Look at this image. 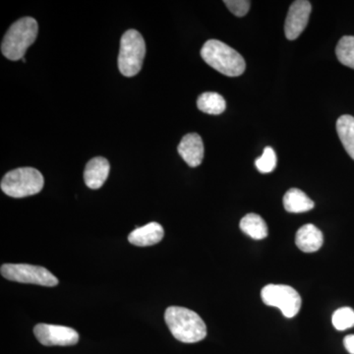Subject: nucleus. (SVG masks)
I'll return each mask as SVG.
<instances>
[{
	"mask_svg": "<svg viewBox=\"0 0 354 354\" xmlns=\"http://www.w3.org/2000/svg\"><path fill=\"white\" fill-rule=\"evenodd\" d=\"M165 320L172 335L184 344H195L206 337V324L192 310L185 307H169L165 312Z\"/></svg>",
	"mask_w": 354,
	"mask_h": 354,
	"instance_id": "obj_1",
	"label": "nucleus"
},
{
	"mask_svg": "<svg viewBox=\"0 0 354 354\" xmlns=\"http://www.w3.org/2000/svg\"><path fill=\"white\" fill-rule=\"evenodd\" d=\"M201 57L207 64L223 75L241 76L246 68L245 60L234 48L218 39H209L201 50Z\"/></svg>",
	"mask_w": 354,
	"mask_h": 354,
	"instance_id": "obj_2",
	"label": "nucleus"
},
{
	"mask_svg": "<svg viewBox=\"0 0 354 354\" xmlns=\"http://www.w3.org/2000/svg\"><path fill=\"white\" fill-rule=\"evenodd\" d=\"M38 22L32 17L16 21L7 31L1 44V53L9 60L17 62L25 57L26 51L38 37Z\"/></svg>",
	"mask_w": 354,
	"mask_h": 354,
	"instance_id": "obj_3",
	"label": "nucleus"
},
{
	"mask_svg": "<svg viewBox=\"0 0 354 354\" xmlns=\"http://www.w3.org/2000/svg\"><path fill=\"white\" fill-rule=\"evenodd\" d=\"M43 174L32 167H21L7 172L0 187L4 194L12 198H25L38 194L44 188Z\"/></svg>",
	"mask_w": 354,
	"mask_h": 354,
	"instance_id": "obj_4",
	"label": "nucleus"
},
{
	"mask_svg": "<svg viewBox=\"0 0 354 354\" xmlns=\"http://www.w3.org/2000/svg\"><path fill=\"white\" fill-rule=\"evenodd\" d=\"M146 44L136 30H128L121 37L118 68L125 77L137 75L143 66Z\"/></svg>",
	"mask_w": 354,
	"mask_h": 354,
	"instance_id": "obj_5",
	"label": "nucleus"
},
{
	"mask_svg": "<svg viewBox=\"0 0 354 354\" xmlns=\"http://www.w3.org/2000/svg\"><path fill=\"white\" fill-rule=\"evenodd\" d=\"M1 276L8 281L21 283H32L43 286L58 285V279L46 268L28 264H4L1 266Z\"/></svg>",
	"mask_w": 354,
	"mask_h": 354,
	"instance_id": "obj_6",
	"label": "nucleus"
},
{
	"mask_svg": "<svg viewBox=\"0 0 354 354\" xmlns=\"http://www.w3.org/2000/svg\"><path fill=\"white\" fill-rule=\"evenodd\" d=\"M263 302L268 306L277 307L286 318L297 316L301 307L299 293L291 286L268 285L261 291Z\"/></svg>",
	"mask_w": 354,
	"mask_h": 354,
	"instance_id": "obj_7",
	"label": "nucleus"
},
{
	"mask_svg": "<svg viewBox=\"0 0 354 354\" xmlns=\"http://www.w3.org/2000/svg\"><path fill=\"white\" fill-rule=\"evenodd\" d=\"M34 334L37 339L46 346H75L79 342V335L72 328L64 326L38 324L34 328Z\"/></svg>",
	"mask_w": 354,
	"mask_h": 354,
	"instance_id": "obj_8",
	"label": "nucleus"
},
{
	"mask_svg": "<svg viewBox=\"0 0 354 354\" xmlns=\"http://www.w3.org/2000/svg\"><path fill=\"white\" fill-rule=\"evenodd\" d=\"M312 6L307 0H297L291 4L285 24L286 39H297L308 24Z\"/></svg>",
	"mask_w": 354,
	"mask_h": 354,
	"instance_id": "obj_9",
	"label": "nucleus"
},
{
	"mask_svg": "<svg viewBox=\"0 0 354 354\" xmlns=\"http://www.w3.org/2000/svg\"><path fill=\"white\" fill-rule=\"evenodd\" d=\"M177 151L189 167H199L204 158V144L201 136L197 133L185 135L177 147Z\"/></svg>",
	"mask_w": 354,
	"mask_h": 354,
	"instance_id": "obj_10",
	"label": "nucleus"
},
{
	"mask_svg": "<svg viewBox=\"0 0 354 354\" xmlns=\"http://www.w3.org/2000/svg\"><path fill=\"white\" fill-rule=\"evenodd\" d=\"M111 165L109 160L102 157H97L88 160L84 171V180L91 189H99L108 179Z\"/></svg>",
	"mask_w": 354,
	"mask_h": 354,
	"instance_id": "obj_11",
	"label": "nucleus"
},
{
	"mask_svg": "<svg viewBox=\"0 0 354 354\" xmlns=\"http://www.w3.org/2000/svg\"><path fill=\"white\" fill-rule=\"evenodd\" d=\"M164 235V228L162 225L153 221L144 227H137L136 230L130 232L128 235V241L135 246H152L162 241Z\"/></svg>",
	"mask_w": 354,
	"mask_h": 354,
	"instance_id": "obj_12",
	"label": "nucleus"
},
{
	"mask_svg": "<svg viewBox=\"0 0 354 354\" xmlns=\"http://www.w3.org/2000/svg\"><path fill=\"white\" fill-rule=\"evenodd\" d=\"M322 232L315 225L308 223L297 230L295 243L305 253L316 252L323 245Z\"/></svg>",
	"mask_w": 354,
	"mask_h": 354,
	"instance_id": "obj_13",
	"label": "nucleus"
},
{
	"mask_svg": "<svg viewBox=\"0 0 354 354\" xmlns=\"http://www.w3.org/2000/svg\"><path fill=\"white\" fill-rule=\"evenodd\" d=\"M283 206L288 213H304L314 208V202L297 188H291L283 197Z\"/></svg>",
	"mask_w": 354,
	"mask_h": 354,
	"instance_id": "obj_14",
	"label": "nucleus"
},
{
	"mask_svg": "<svg viewBox=\"0 0 354 354\" xmlns=\"http://www.w3.org/2000/svg\"><path fill=\"white\" fill-rule=\"evenodd\" d=\"M337 132L342 146L354 160V118L348 114L342 115L337 121Z\"/></svg>",
	"mask_w": 354,
	"mask_h": 354,
	"instance_id": "obj_15",
	"label": "nucleus"
},
{
	"mask_svg": "<svg viewBox=\"0 0 354 354\" xmlns=\"http://www.w3.org/2000/svg\"><path fill=\"white\" fill-rule=\"evenodd\" d=\"M241 230L256 241H261L268 236V227L265 221L256 214H248L242 218Z\"/></svg>",
	"mask_w": 354,
	"mask_h": 354,
	"instance_id": "obj_16",
	"label": "nucleus"
},
{
	"mask_svg": "<svg viewBox=\"0 0 354 354\" xmlns=\"http://www.w3.org/2000/svg\"><path fill=\"white\" fill-rule=\"evenodd\" d=\"M197 106L203 113L218 115L225 111L227 102L218 93L207 92L198 97Z\"/></svg>",
	"mask_w": 354,
	"mask_h": 354,
	"instance_id": "obj_17",
	"label": "nucleus"
},
{
	"mask_svg": "<svg viewBox=\"0 0 354 354\" xmlns=\"http://www.w3.org/2000/svg\"><path fill=\"white\" fill-rule=\"evenodd\" d=\"M335 55L342 64L354 69V36L342 37L335 48Z\"/></svg>",
	"mask_w": 354,
	"mask_h": 354,
	"instance_id": "obj_18",
	"label": "nucleus"
},
{
	"mask_svg": "<svg viewBox=\"0 0 354 354\" xmlns=\"http://www.w3.org/2000/svg\"><path fill=\"white\" fill-rule=\"evenodd\" d=\"M333 325L339 330L354 327V311L349 307L337 309L333 315Z\"/></svg>",
	"mask_w": 354,
	"mask_h": 354,
	"instance_id": "obj_19",
	"label": "nucleus"
},
{
	"mask_svg": "<svg viewBox=\"0 0 354 354\" xmlns=\"http://www.w3.org/2000/svg\"><path fill=\"white\" fill-rule=\"evenodd\" d=\"M256 167L261 174H270L276 169L277 155L271 147L265 148L263 155L255 162Z\"/></svg>",
	"mask_w": 354,
	"mask_h": 354,
	"instance_id": "obj_20",
	"label": "nucleus"
},
{
	"mask_svg": "<svg viewBox=\"0 0 354 354\" xmlns=\"http://www.w3.org/2000/svg\"><path fill=\"white\" fill-rule=\"evenodd\" d=\"M225 4L234 15L243 17L249 11L251 2L247 0H225Z\"/></svg>",
	"mask_w": 354,
	"mask_h": 354,
	"instance_id": "obj_21",
	"label": "nucleus"
},
{
	"mask_svg": "<svg viewBox=\"0 0 354 354\" xmlns=\"http://www.w3.org/2000/svg\"><path fill=\"white\" fill-rule=\"evenodd\" d=\"M344 348L351 354H354V335H349L344 337Z\"/></svg>",
	"mask_w": 354,
	"mask_h": 354,
	"instance_id": "obj_22",
	"label": "nucleus"
},
{
	"mask_svg": "<svg viewBox=\"0 0 354 354\" xmlns=\"http://www.w3.org/2000/svg\"><path fill=\"white\" fill-rule=\"evenodd\" d=\"M22 62H24V64H26V59H25V58H23Z\"/></svg>",
	"mask_w": 354,
	"mask_h": 354,
	"instance_id": "obj_23",
	"label": "nucleus"
}]
</instances>
